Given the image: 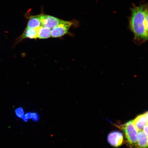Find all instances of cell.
<instances>
[{
	"label": "cell",
	"mask_w": 148,
	"mask_h": 148,
	"mask_svg": "<svg viewBox=\"0 0 148 148\" xmlns=\"http://www.w3.org/2000/svg\"><path fill=\"white\" fill-rule=\"evenodd\" d=\"M51 37V29L41 26L37 29V37L40 39L48 38Z\"/></svg>",
	"instance_id": "cell-8"
},
{
	"label": "cell",
	"mask_w": 148,
	"mask_h": 148,
	"mask_svg": "<svg viewBox=\"0 0 148 148\" xmlns=\"http://www.w3.org/2000/svg\"><path fill=\"white\" fill-rule=\"evenodd\" d=\"M132 121L138 131L143 130L144 127L148 124L145 113L138 115Z\"/></svg>",
	"instance_id": "cell-6"
},
{
	"label": "cell",
	"mask_w": 148,
	"mask_h": 148,
	"mask_svg": "<svg viewBox=\"0 0 148 148\" xmlns=\"http://www.w3.org/2000/svg\"><path fill=\"white\" fill-rule=\"evenodd\" d=\"M118 127L123 131L126 142L129 148H137L138 130L132 120Z\"/></svg>",
	"instance_id": "cell-2"
},
{
	"label": "cell",
	"mask_w": 148,
	"mask_h": 148,
	"mask_svg": "<svg viewBox=\"0 0 148 148\" xmlns=\"http://www.w3.org/2000/svg\"><path fill=\"white\" fill-rule=\"evenodd\" d=\"M143 130L144 132L148 136V124L144 127Z\"/></svg>",
	"instance_id": "cell-13"
},
{
	"label": "cell",
	"mask_w": 148,
	"mask_h": 148,
	"mask_svg": "<svg viewBox=\"0 0 148 148\" xmlns=\"http://www.w3.org/2000/svg\"><path fill=\"white\" fill-rule=\"evenodd\" d=\"M42 26L40 21L39 15L38 16H32L28 22L27 27L29 28L38 29Z\"/></svg>",
	"instance_id": "cell-9"
},
{
	"label": "cell",
	"mask_w": 148,
	"mask_h": 148,
	"mask_svg": "<svg viewBox=\"0 0 148 148\" xmlns=\"http://www.w3.org/2000/svg\"><path fill=\"white\" fill-rule=\"evenodd\" d=\"M15 113L16 116L18 118H23L24 115H25V112L23 108L20 107L16 109L15 110Z\"/></svg>",
	"instance_id": "cell-11"
},
{
	"label": "cell",
	"mask_w": 148,
	"mask_h": 148,
	"mask_svg": "<svg viewBox=\"0 0 148 148\" xmlns=\"http://www.w3.org/2000/svg\"><path fill=\"white\" fill-rule=\"evenodd\" d=\"M146 118H147V124H148V111L145 113Z\"/></svg>",
	"instance_id": "cell-14"
},
{
	"label": "cell",
	"mask_w": 148,
	"mask_h": 148,
	"mask_svg": "<svg viewBox=\"0 0 148 148\" xmlns=\"http://www.w3.org/2000/svg\"><path fill=\"white\" fill-rule=\"evenodd\" d=\"M72 25L71 22L66 21L53 28L51 30V37L57 38L64 36L68 33Z\"/></svg>",
	"instance_id": "cell-4"
},
{
	"label": "cell",
	"mask_w": 148,
	"mask_h": 148,
	"mask_svg": "<svg viewBox=\"0 0 148 148\" xmlns=\"http://www.w3.org/2000/svg\"><path fill=\"white\" fill-rule=\"evenodd\" d=\"M146 5L134 6L131 9L130 27L135 40L148 41V33L145 25Z\"/></svg>",
	"instance_id": "cell-1"
},
{
	"label": "cell",
	"mask_w": 148,
	"mask_h": 148,
	"mask_svg": "<svg viewBox=\"0 0 148 148\" xmlns=\"http://www.w3.org/2000/svg\"><path fill=\"white\" fill-rule=\"evenodd\" d=\"M137 145V148H148V136L143 130L138 131Z\"/></svg>",
	"instance_id": "cell-7"
},
{
	"label": "cell",
	"mask_w": 148,
	"mask_h": 148,
	"mask_svg": "<svg viewBox=\"0 0 148 148\" xmlns=\"http://www.w3.org/2000/svg\"><path fill=\"white\" fill-rule=\"evenodd\" d=\"M39 18L42 26L50 29H53L66 21L53 16L44 14L39 15Z\"/></svg>",
	"instance_id": "cell-3"
},
{
	"label": "cell",
	"mask_w": 148,
	"mask_h": 148,
	"mask_svg": "<svg viewBox=\"0 0 148 148\" xmlns=\"http://www.w3.org/2000/svg\"><path fill=\"white\" fill-rule=\"evenodd\" d=\"M107 140L111 146L114 147H120L123 141V134L118 131H114L109 134Z\"/></svg>",
	"instance_id": "cell-5"
},
{
	"label": "cell",
	"mask_w": 148,
	"mask_h": 148,
	"mask_svg": "<svg viewBox=\"0 0 148 148\" xmlns=\"http://www.w3.org/2000/svg\"><path fill=\"white\" fill-rule=\"evenodd\" d=\"M145 25L148 33V4L146 5Z\"/></svg>",
	"instance_id": "cell-12"
},
{
	"label": "cell",
	"mask_w": 148,
	"mask_h": 148,
	"mask_svg": "<svg viewBox=\"0 0 148 148\" xmlns=\"http://www.w3.org/2000/svg\"><path fill=\"white\" fill-rule=\"evenodd\" d=\"M37 37V29L27 27L21 36V39L25 38L36 39Z\"/></svg>",
	"instance_id": "cell-10"
}]
</instances>
